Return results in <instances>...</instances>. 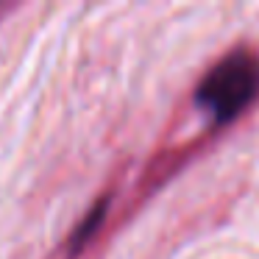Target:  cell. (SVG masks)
Here are the masks:
<instances>
[{"label":"cell","instance_id":"6da1fadb","mask_svg":"<svg viewBox=\"0 0 259 259\" xmlns=\"http://www.w3.org/2000/svg\"><path fill=\"white\" fill-rule=\"evenodd\" d=\"M259 98V53L234 48L201 78L195 101L214 117V123L237 120Z\"/></svg>","mask_w":259,"mask_h":259},{"label":"cell","instance_id":"7a4b0ae2","mask_svg":"<svg viewBox=\"0 0 259 259\" xmlns=\"http://www.w3.org/2000/svg\"><path fill=\"white\" fill-rule=\"evenodd\" d=\"M103 214H106V198H103V201H98V203H95V209H92V212L87 214L84 220H81L78 229H75L73 240H70V248H73V251H81V248H84V242L98 231V226H101Z\"/></svg>","mask_w":259,"mask_h":259}]
</instances>
